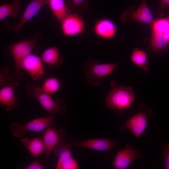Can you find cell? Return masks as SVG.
<instances>
[{
    "label": "cell",
    "instance_id": "cell-1",
    "mask_svg": "<svg viewBox=\"0 0 169 169\" xmlns=\"http://www.w3.org/2000/svg\"><path fill=\"white\" fill-rule=\"evenodd\" d=\"M110 85L111 90L105 99L107 107L113 110L122 111L129 108L135 99L132 88L116 84L114 80L111 81Z\"/></svg>",
    "mask_w": 169,
    "mask_h": 169
},
{
    "label": "cell",
    "instance_id": "cell-2",
    "mask_svg": "<svg viewBox=\"0 0 169 169\" xmlns=\"http://www.w3.org/2000/svg\"><path fill=\"white\" fill-rule=\"evenodd\" d=\"M119 64H100L97 59H89L84 65L83 72L89 84L98 86L103 83V78L111 74Z\"/></svg>",
    "mask_w": 169,
    "mask_h": 169
},
{
    "label": "cell",
    "instance_id": "cell-3",
    "mask_svg": "<svg viewBox=\"0 0 169 169\" xmlns=\"http://www.w3.org/2000/svg\"><path fill=\"white\" fill-rule=\"evenodd\" d=\"M27 94L32 98L36 99L41 105L49 114H65L67 111L66 105L64 101L59 99L54 100L50 95L41 87L27 84Z\"/></svg>",
    "mask_w": 169,
    "mask_h": 169
},
{
    "label": "cell",
    "instance_id": "cell-4",
    "mask_svg": "<svg viewBox=\"0 0 169 169\" xmlns=\"http://www.w3.org/2000/svg\"><path fill=\"white\" fill-rule=\"evenodd\" d=\"M56 115V114H52L48 116L35 118L23 124L14 122L10 125V129L13 136L23 137L27 131L40 132L50 126L55 128Z\"/></svg>",
    "mask_w": 169,
    "mask_h": 169
},
{
    "label": "cell",
    "instance_id": "cell-5",
    "mask_svg": "<svg viewBox=\"0 0 169 169\" xmlns=\"http://www.w3.org/2000/svg\"><path fill=\"white\" fill-rule=\"evenodd\" d=\"M40 34L36 33L33 37L12 44L9 46V51L14 61L15 71L19 74L22 69V64L23 59L31 53L37 44L40 42Z\"/></svg>",
    "mask_w": 169,
    "mask_h": 169
},
{
    "label": "cell",
    "instance_id": "cell-6",
    "mask_svg": "<svg viewBox=\"0 0 169 169\" xmlns=\"http://www.w3.org/2000/svg\"><path fill=\"white\" fill-rule=\"evenodd\" d=\"M140 109V111L131 117L121 128L123 131L128 130L138 138L145 130L148 119L153 115L152 110L145 105H141Z\"/></svg>",
    "mask_w": 169,
    "mask_h": 169
},
{
    "label": "cell",
    "instance_id": "cell-7",
    "mask_svg": "<svg viewBox=\"0 0 169 169\" xmlns=\"http://www.w3.org/2000/svg\"><path fill=\"white\" fill-rule=\"evenodd\" d=\"M49 0H31L25 9L18 22L12 25L8 22L3 23L2 27L18 34L22 27L33 18L44 6L48 4Z\"/></svg>",
    "mask_w": 169,
    "mask_h": 169
},
{
    "label": "cell",
    "instance_id": "cell-8",
    "mask_svg": "<svg viewBox=\"0 0 169 169\" xmlns=\"http://www.w3.org/2000/svg\"><path fill=\"white\" fill-rule=\"evenodd\" d=\"M60 22L61 32L65 36H78L85 31L84 22L79 14L70 13Z\"/></svg>",
    "mask_w": 169,
    "mask_h": 169
},
{
    "label": "cell",
    "instance_id": "cell-9",
    "mask_svg": "<svg viewBox=\"0 0 169 169\" xmlns=\"http://www.w3.org/2000/svg\"><path fill=\"white\" fill-rule=\"evenodd\" d=\"M120 19L124 22L133 20L150 24L154 20L146 0H143L136 10L132 7L127 8L121 14Z\"/></svg>",
    "mask_w": 169,
    "mask_h": 169
},
{
    "label": "cell",
    "instance_id": "cell-10",
    "mask_svg": "<svg viewBox=\"0 0 169 169\" xmlns=\"http://www.w3.org/2000/svg\"><path fill=\"white\" fill-rule=\"evenodd\" d=\"M142 154L132 145L128 144L118 151L115 156L112 166L115 169H125L136 159H140Z\"/></svg>",
    "mask_w": 169,
    "mask_h": 169
},
{
    "label": "cell",
    "instance_id": "cell-11",
    "mask_svg": "<svg viewBox=\"0 0 169 169\" xmlns=\"http://www.w3.org/2000/svg\"><path fill=\"white\" fill-rule=\"evenodd\" d=\"M70 141L71 144L77 147L100 151H110L118 143L117 139L105 138L92 139L79 141L72 140Z\"/></svg>",
    "mask_w": 169,
    "mask_h": 169
},
{
    "label": "cell",
    "instance_id": "cell-12",
    "mask_svg": "<svg viewBox=\"0 0 169 169\" xmlns=\"http://www.w3.org/2000/svg\"><path fill=\"white\" fill-rule=\"evenodd\" d=\"M22 68L28 72L34 80L39 79L44 74L41 58L34 54H31L23 59Z\"/></svg>",
    "mask_w": 169,
    "mask_h": 169
},
{
    "label": "cell",
    "instance_id": "cell-13",
    "mask_svg": "<svg viewBox=\"0 0 169 169\" xmlns=\"http://www.w3.org/2000/svg\"><path fill=\"white\" fill-rule=\"evenodd\" d=\"M62 129L56 130L50 126L45 130L43 135L42 140L44 147L45 158L47 159L54 149L64 135Z\"/></svg>",
    "mask_w": 169,
    "mask_h": 169
},
{
    "label": "cell",
    "instance_id": "cell-14",
    "mask_svg": "<svg viewBox=\"0 0 169 169\" xmlns=\"http://www.w3.org/2000/svg\"><path fill=\"white\" fill-rule=\"evenodd\" d=\"M95 34L101 39H108L113 38L117 31V27L115 23L107 18H103L98 20L93 27Z\"/></svg>",
    "mask_w": 169,
    "mask_h": 169
},
{
    "label": "cell",
    "instance_id": "cell-15",
    "mask_svg": "<svg viewBox=\"0 0 169 169\" xmlns=\"http://www.w3.org/2000/svg\"><path fill=\"white\" fill-rule=\"evenodd\" d=\"M19 85L17 80L1 87L0 90V103L8 111L12 110L19 105L15 95V89Z\"/></svg>",
    "mask_w": 169,
    "mask_h": 169
},
{
    "label": "cell",
    "instance_id": "cell-16",
    "mask_svg": "<svg viewBox=\"0 0 169 169\" xmlns=\"http://www.w3.org/2000/svg\"><path fill=\"white\" fill-rule=\"evenodd\" d=\"M41 58L43 62L50 68H58L63 62L58 49L55 47H51L45 50L42 53Z\"/></svg>",
    "mask_w": 169,
    "mask_h": 169
},
{
    "label": "cell",
    "instance_id": "cell-17",
    "mask_svg": "<svg viewBox=\"0 0 169 169\" xmlns=\"http://www.w3.org/2000/svg\"><path fill=\"white\" fill-rule=\"evenodd\" d=\"M20 141L22 145L33 156L37 157L44 153V147L42 139L36 137L31 139L26 137L21 138Z\"/></svg>",
    "mask_w": 169,
    "mask_h": 169
},
{
    "label": "cell",
    "instance_id": "cell-18",
    "mask_svg": "<svg viewBox=\"0 0 169 169\" xmlns=\"http://www.w3.org/2000/svg\"><path fill=\"white\" fill-rule=\"evenodd\" d=\"M64 135L62 139L53 150L54 156L58 158L56 165L72 157V146L70 143L66 141V137Z\"/></svg>",
    "mask_w": 169,
    "mask_h": 169
},
{
    "label": "cell",
    "instance_id": "cell-19",
    "mask_svg": "<svg viewBox=\"0 0 169 169\" xmlns=\"http://www.w3.org/2000/svg\"><path fill=\"white\" fill-rule=\"evenodd\" d=\"M48 4L54 17L59 22L70 13L64 0H49Z\"/></svg>",
    "mask_w": 169,
    "mask_h": 169
},
{
    "label": "cell",
    "instance_id": "cell-20",
    "mask_svg": "<svg viewBox=\"0 0 169 169\" xmlns=\"http://www.w3.org/2000/svg\"><path fill=\"white\" fill-rule=\"evenodd\" d=\"M22 5L19 0H14L12 3L4 4L0 6V20L11 16L14 18L17 17L21 11Z\"/></svg>",
    "mask_w": 169,
    "mask_h": 169
},
{
    "label": "cell",
    "instance_id": "cell-21",
    "mask_svg": "<svg viewBox=\"0 0 169 169\" xmlns=\"http://www.w3.org/2000/svg\"><path fill=\"white\" fill-rule=\"evenodd\" d=\"M130 58L133 64L142 69L144 72L147 73L149 72V62L146 54L144 51L135 48L131 53Z\"/></svg>",
    "mask_w": 169,
    "mask_h": 169
},
{
    "label": "cell",
    "instance_id": "cell-22",
    "mask_svg": "<svg viewBox=\"0 0 169 169\" xmlns=\"http://www.w3.org/2000/svg\"><path fill=\"white\" fill-rule=\"evenodd\" d=\"M150 44L153 50L157 51H165L169 48V41L161 33L152 32Z\"/></svg>",
    "mask_w": 169,
    "mask_h": 169
},
{
    "label": "cell",
    "instance_id": "cell-23",
    "mask_svg": "<svg viewBox=\"0 0 169 169\" xmlns=\"http://www.w3.org/2000/svg\"><path fill=\"white\" fill-rule=\"evenodd\" d=\"M65 1L71 13L80 14L89 8L88 0H65Z\"/></svg>",
    "mask_w": 169,
    "mask_h": 169
},
{
    "label": "cell",
    "instance_id": "cell-24",
    "mask_svg": "<svg viewBox=\"0 0 169 169\" xmlns=\"http://www.w3.org/2000/svg\"><path fill=\"white\" fill-rule=\"evenodd\" d=\"M60 87L59 80L56 77H50L45 80L41 88L45 92L51 95L58 91Z\"/></svg>",
    "mask_w": 169,
    "mask_h": 169
},
{
    "label": "cell",
    "instance_id": "cell-25",
    "mask_svg": "<svg viewBox=\"0 0 169 169\" xmlns=\"http://www.w3.org/2000/svg\"><path fill=\"white\" fill-rule=\"evenodd\" d=\"M151 24V32L164 33L169 31V14L166 18L154 20Z\"/></svg>",
    "mask_w": 169,
    "mask_h": 169
},
{
    "label": "cell",
    "instance_id": "cell-26",
    "mask_svg": "<svg viewBox=\"0 0 169 169\" xmlns=\"http://www.w3.org/2000/svg\"><path fill=\"white\" fill-rule=\"evenodd\" d=\"M78 167L77 161L73 157L56 166L57 169H77Z\"/></svg>",
    "mask_w": 169,
    "mask_h": 169
},
{
    "label": "cell",
    "instance_id": "cell-27",
    "mask_svg": "<svg viewBox=\"0 0 169 169\" xmlns=\"http://www.w3.org/2000/svg\"><path fill=\"white\" fill-rule=\"evenodd\" d=\"M8 70L7 68L0 69V85L2 87L5 85L9 84L16 81L8 76Z\"/></svg>",
    "mask_w": 169,
    "mask_h": 169
},
{
    "label": "cell",
    "instance_id": "cell-28",
    "mask_svg": "<svg viewBox=\"0 0 169 169\" xmlns=\"http://www.w3.org/2000/svg\"><path fill=\"white\" fill-rule=\"evenodd\" d=\"M161 146L162 156L164 163V168L165 169H169V142L162 144Z\"/></svg>",
    "mask_w": 169,
    "mask_h": 169
},
{
    "label": "cell",
    "instance_id": "cell-29",
    "mask_svg": "<svg viewBox=\"0 0 169 169\" xmlns=\"http://www.w3.org/2000/svg\"><path fill=\"white\" fill-rule=\"evenodd\" d=\"M168 7H169V0H160V5L156 10V13L159 16H162L164 14L163 9Z\"/></svg>",
    "mask_w": 169,
    "mask_h": 169
},
{
    "label": "cell",
    "instance_id": "cell-30",
    "mask_svg": "<svg viewBox=\"0 0 169 169\" xmlns=\"http://www.w3.org/2000/svg\"><path fill=\"white\" fill-rule=\"evenodd\" d=\"M43 165L37 161H33L24 167L25 169H43Z\"/></svg>",
    "mask_w": 169,
    "mask_h": 169
},
{
    "label": "cell",
    "instance_id": "cell-31",
    "mask_svg": "<svg viewBox=\"0 0 169 169\" xmlns=\"http://www.w3.org/2000/svg\"><path fill=\"white\" fill-rule=\"evenodd\" d=\"M165 38L169 41V31L162 33Z\"/></svg>",
    "mask_w": 169,
    "mask_h": 169
}]
</instances>
